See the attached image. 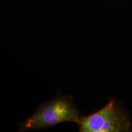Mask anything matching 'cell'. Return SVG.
<instances>
[{"instance_id":"2","label":"cell","mask_w":132,"mask_h":132,"mask_svg":"<svg viewBox=\"0 0 132 132\" xmlns=\"http://www.w3.org/2000/svg\"><path fill=\"white\" fill-rule=\"evenodd\" d=\"M78 124L81 132H126L131 127L126 111L114 99L95 113L81 116Z\"/></svg>"},{"instance_id":"1","label":"cell","mask_w":132,"mask_h":132,"mask_svg":"<svg viewBox=\"0 0 132 132\" xmlns=\"http://www.w3.org/2000/svg\"><path fill=\"white\" fill-rule=\"evenodd\" d=\"M80 117L72 97L59 95L51 101L43 103L34 114L20 125L19 131L43 129L64 122L78 123Z\"/></svg>"}]
</instances>
